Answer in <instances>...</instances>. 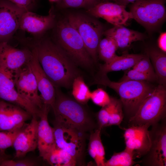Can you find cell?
Masks as SVG:
<instances>
[{
	"mask_svg": "<svg viewBox=\"0 0 166 166\" xmlns=\"http://www.w3.org/2000/svg\"><path fill=\"white\" fill-rule=\"evenodd\" d=\"M22 128L11 131H0V150H4L13 146Z\"/></svg>",
	"mask_w": 166,
	"mask_h": 166,
	"instance_id": "obj_32",
	"label": "cell"
},
{
	"mask_svg": "<svg viewBox=\"0 0 166 166\" xmlns=\"http://www.w3.org/2000/svg\"><path fill=\"white\" fill-rule=\"evenodd\" d=\"M28 44L36 49L43 70L55 87H72L74 79L80 75L78 66L59 46L40 37L28 40Z\"/></svg>",
	"mask_w": 166,
	"mask_h": 166,
	"instance_id": "obj_1",
	"label": "cell"
},
{
	"mask_svg": "<svg viewBox=\"0 0 166 166\" xmlns=\"http://www.w3.org/2000/svg\"><path fill=\"white\" fill-rule=\"evenodd\" d=\"M20 159L14 160L8 159L3 161L1 166H34L38 165L35 160L29 158H22Z\"/></svg>",
	"mask_w": 166,
	"mask_h": 166,
	"instance_id": "obj_36",
	"label": "cell"
},
{
	"mask_svg": "<svg viewBox=\"0 0 166 166\" xmlns=\"http://www.w3.org/2000/svg\"><path fill=\"white\" fill-rule=\"evenodd\" d=\"M118 45L113 39L106 37L100 40L97 48V55L100 59L105 63H108L117 55L116 51Z\"/></svg>",
	"mask_w": 166,
	"mask_h": 166,
	"instance_id": "obj_25",
	"label": "cell"
},
{
	"mask_svg": "<svg viewBox=\"0 0 166 166\" xmlns=\"http://www.w3.org/2000/svg\"><path fill=\"white\" fill-rule=\"evenodd\" d=\"M148 54L153 65L159 84L165 86L166 84V55L165 53L155 48L148 50Z\"/></svg>",
	"mask_w": 166,
	"mask_h": 166,
	"instance_id": "obj_24",
	"label": "cell"
},
{
	"mask_svg": "<svg viewBox=\"0 0 166 166\" xmlns=\"http://www.w3.org/2000/svg\"><path fill=\"white\" fill-rule=\"evenodd\" d=\"M10 158L9 155L5 153L4 150H0V166L3 161L10 159Z\"/></svg>",
	"mask_w": 166,
	"mask_h": 166,
	"instance_id": "obj_40",
	"label": "cell"
},
{
	"mask_svg": "<svg viewBox=\"0 0 166 166\" xmlns=\"http://www.w3.org/2000/svg\"><path fill=\"white\" fill-rule=\"evenodd\" d=\"M149 127L147 124L130 125L124 128L125 148L132 151L136 158L144 156L149 149L151 145Z\"/></svg>",
	"mask_w": 166,
	"mask_h": 166,
	"instance_id": "obj_11",
	"label": "cell"
},
{
	"mask_svg": "<svg viewBox=\"0 0 166 166\" xmlns=\"http://www.w3.org/2000/svg\"><path fill=\"white\" fill-rule=\"evenodd\" d=\"M46 161L52 166H74L78 165L77 161L71 156L56 145Z\"/></svg>",
	"mask_w": 166,
	"mask_h": 166,
	"instance_id": "obj_26",
	"label": "cell"
},
{
	"mask_svg": "<svg viewBox=\"0 0 166 166\" xmlns=\"http://www.w3.org/2000/svg\"><path fill=\"white\" fill-rule=\"evenodd\" d=\"M144 56L142 54H136L117 55L110 61L100 65L99 73L107 74L110 72L128 69L132 67Z\"/></svg>",
	"mask_w": 166,
	"mask_h": 166,
	"instance_id": "obj_22",
	"label": "cell"
},
{
	"mask_svg": "<svg viewBox=\"0 0 166 166\" xmlns=\"http://www.w3.org/2000/svg\"><path fill=\"white\" fill-rule=\"evenodd\" d=\"M108 106L110 111L108 126L113 125L119 126L124 117L123 105L121 100L111 97V101Z\"/></svg>",
	"mask_w": 166,
	"mask_h": 166,
	"instance_id": "obj_29",
	"label": "cell"
},
{
	"mask_svg": "<svg viewBox=\"0 0 166 166\" xmlns=\"http://www.w3.org/2000/svg\"><path fill=\"white\" fill-rule=\"evenodd\" d=\"M165 86L159 84L143 101L134 114L130 117V125H152L165 118Z\"/></svg>",
	"mask_w": 166,
	"mask_h": 166,
	"instance_id": "obj_5",
	"label": "cell"
},
{
	"mask_svg": "<svg viewBox=\"0 0 166 166\" xmlns=\"http://www.w3.org/2000/svg\"><path fill=\"white\" fill-rule=\"evenodd\" d=\"M103 34L114 40L118 48L128 47L132 42L142 41L144 38L142 33L128 29L123 25L114 26L113 27L104 31Z\"/></svg>",
	"mask_w": 166,
	"mask_h": 166,
	"instance_id": "obj_20",
	"label": "cell"
},
{
	"mask_svg": "<svg viewBox=\"0 0 166 166\" xmlns=\"http://www.w3.org/2000/svg\"><path fill=\"white\" fill-rule=\"evenodd\" d=\"M32 56V49L28 47L18 49L8 42H0V63L13 73H17L27 65Z\"/></svg>",
	"mask_w": 166,
	"mask_h": 166,
	"instance_id": "obj_12",
	"label": "cell"
},
{
	"mask_svg": "<svg viewBox=\"0 0 166 166\" xmlns=\"http://www.w3.org/2000/svg\"><path fill=\"white\" fill-rule=\"evenodd\" d=\"M16 74L9 70L0 63V88L6 89L15 88Z\"/></svg>",
	"mask_w": 166,
	"mask_h": 166,
	"instance_id": "obj_31",
	"label": "cell"
},
{
	"mask_svg": "<svg viewBox=\"0 0 166 166\" xmlns=\"http://www.w3.org/2000/svg\"><path fill=\"white\" fill-rule=\"evenodd\" d=\"M26 11H32L37 6L39 0H8Z\"/></svg>",
	"mask_w": 166,
	"mask_h": 166,
	"instance_id": "obj_38",
	"label": "cell"
},
{
	"mask_svg": "<svg viewBox=\"0 0 166 166\" xmlns=\"http://www.w3.org/2000/svg\"><path fill=\"white\" fill-rule=\"evenodd\" d=\"M128 80L151 82L157 80V78L156 76L144 73L132 69L126 73L119 81Z\"/></svg>",
	"mask_w": 166,
	"mask_h": 166,
	"instance_id": "obj_33",
	"label": "cell"
},
{
	"mask_svg": "<svg viewBox=\"0 0 166 166\" xmlns=\"http://www.w3.org/2000/svg\"><path fill=\"white\" fill-rule=\"evenodd\" d=\"M133 152L125 148L123 151L114 153L111 158L105 161V166H131L135 164Z\"/></svg>",
	"mask_w": 166,
	"mask_h": 166,
	"instance_id": "obj_28",
	"label": "cell"
},
{
	"mask_svg": "<svg viewBox=\"0 0 166 166\" xmlns=\"http://www.w3.org/2000/svg\"><path fill=\"white\" fill-rule=\"evenodd\" d=\"M38 123L37 118L32 117L30 123L26 124L20 130L13 146L15 151V158H23L37 148Z\"/></svg>",
	"mask_w": 166,
	"mask_h": 166,
	"instance_id": "obj_18",
	"label": "cell"
},
{
	"mask_svg": "<svg viewBox=\"0 0 166 166\" xmlns=\"http://www.w3.org/2000/svg\"><path fill=\"white\" fill-rule=\"evenodd\" d=\"M101 129L97 128L90 133L88 152L97 166H105V152L101 138Z\"/></svg>",
	"mask_w": 166,
	"mask_h": 166,
	"instance_id": "obj_23",
	"label": "cell"
},
{
	"mask_svg": "<svg viewBox=\"0 0 166 166\" xmlns=\"http://www.w3.org/2000/svg\"><path fill=\"white\" fill-rule=\"evenodd\" d=\"M99 74L91 85L105 86L115 90L120 97L125 111L130 117L154 88L147 81L128 80L116 82L110 81L107 74Z\"/></svg>",
	"mask_w": 166,
	"mask_h": 166,
	"instance_id": "obj_3",
	"label": "cell"
},
{
	"mask_svg": "<svg viewBox=\"0 0 166 166\" xmlns=\"http://www.w3.org/2000/svg\"><path fill=\"white\" fill-rule=\"evenodd\" d=\"M160 124L152 125L151 145L142 162L146 166H166V126L164 118Z\"/></svg>",
	"mask_w": 166,
	"mask_h": 166,
	"instance_id": "obj_9",
	"label": "cell"
},
{
	"mask_svg": "<svg viewBox=\"0 0 166 166\" xmlns=\"http://www.w3.org/2000/svg\"><path fill=\"white\" fill-rule=\"evenodd\" d=\"M55 33L56 43L77 66L91 68L94 62L78 32L67 18L57 22Z\"/></svg>",
	"mask_w": 166,
	"mask_h": 166,
	"instance_id": "obj_4",
	"label": "cell"
},
{
	"mask_svg": "<svg viewBox=\"0 0 166 166\" xmlns=\"http://www.w3.org/2000/svg\"><path fill=\"white\" fill-rule=\"evenodd\" d=\"M54 134L56 146L71 156L77 164L82 163L86 140L89 134L53 121Z\"/></svg>",
	"mask_w": 166,
	"mask_h": 166,
	"instance_id": "obj_6",
	"label": "cell"
},
{
	"mask_svg": "<svg viewBox=\"0 0 166 166\" xmlns=\"http://www.w3.org/2000/svg\"><path fill=\"white\" fill-rule=\"evenodd\" d=\"M31 49L33 56L29 65L35 76L43 104L51 108L55 98V88L43 70L38 61L36 49L33 47Z\"/></svg>",
	"mask_w": 166,
	"mask_h": 166,
	"instance_id": "obj_19",
	"label": "cell"
},
{
	"mask_svg": "<svg viewBox=\"0 0 166 166\" xmlns=\"http://www.w3.org/2000/svg\"><path fill=\"white\" fill-rule=\"evenodd\" d=\"M0 98L23 109L29 113L32 117H39L41 109L18 93L15 88L6 89L0 88Z\"/></svg>",
	"mask_w": 166,
	"mask_h": 166,
	"instance_id": "obj_21",
	"label": "cell"
},
{
	"mask_svg": "<svg viewBox=\"0 0 166 166\" xmlns=\"http://www.w3.org/2000/svg\"><path fill=\"white\" fill-rule=\"evenodd\" d=\"M26 11L8 0H0V42H8L19 29L21 17Z\"/></svg>",
	"mask_w": 166,
	"mask_h": 166,
	"instance_id": "obj_10",
	"label": "cell"
},
{
	"mask_svg": "<svg viewBox=\"0 0 166 166\" xmlns=\"http://www.w3.org/2000/svg\"><path fill=\"white\" fill-rule=\"evenodd\" d=\"M90 99L94 103L102 107L107 105L111 101V97L101 88H98L91 92Z\"/></svg>",
	"mask_w": 166,
	"mask_h": 166,
	"instance_id": "obj_34",
	"label": "cell"
},
{
	"mask_svg": "<svg viewBox=\"0 0 166 166\" xmlns=\"http://www.w3.org/2000/svg\"><path fill=\"white\" fill-rule=\"evenodd\" d=\"M78 32L94 63L97 61V48L104 31L96 19L79 14H71L66 18Z\"/></svg>",
	"mask_w": 166,
	"mask_h": 166,
	"instance_id": "obj_7",
	"label": "cell"
},
{
	"mask_svg": "<svg viewBox=\"0 0 166 166\" xmlns=\"http://www.w3.org/2000/svg\"><path fill=\"white\" fill-rule=\"evenodd\" d=\"M166 33L163 32L160 34L158 40V45L160 50L166 53Z\"/></svg>",
	"mask_w": 166,
	"mask_h": 166,
	"instance_id": "obj_39",
	"label": "cell"
},
{
	"mask_svg": "<svg viewBox=\"0 0 166 166\" xmlns=\"http://www.w3.org/2000/svg\"><path fill=\"white\" fill-rule=\"evenodd\" d=\"M49 1L51 2H52V3H54V2H55V3H56L57 2V1H59V0H49Z\"/></svg>",
	"mask_w": 166,
	"mask_h": 166,
	"instance_id": "obj_42",
	"label": "cell"
},
{
	"mask_svg": "<svg viewBox=\"0 0 166 166\" xmlns=\"http://www.w3.org/2000/svg\"><path fill=\"white\" fill-rule=\"evenodd\" d=\"M132 68L134 69L156 76L147 53L146 55H144V57L139 60Z\"/></svg>",
	"mask_w": 166,
	"mask_h": 166,
	"instance_id": "obj_35",
	"label": "cell"
},
{
	"mask_svg": "<svg viewBox=\"0 0 166 166\" xmlns=\"http://www.w3.org/2000/svg\"><path fill=\"white\" fill-rule=\"evenodd\" d=\"M164 0H137L130 7L132 19L149 31L155 30L166 17Z\"/></svg>",
	"mask_w": 166,
	"mask_h": 166,
	"instance_id": "obj_8",
	"label": "cell"
},
{
	"mask_svg": "<svg viewBox=\"0 0 166 166\" xmlns=\"http://www.w3.org/2000/svg\"><path fill=\"white\" fill-rule=\"evenodd\" d=\"M110 111L108 105L102 107L96 115L98 127L102 129L108 126Z\"/></svg>",
	"mask_w": 166,
	"mask_h": 166,
	"instance_id": "obj_37",
	"label": "cell"
},
{
	"mask_svg": "<svg viewBox=\"0 0 166 166\" xmlns=\"http://www.w3.org/2000/svg\"><path fill=\"white\" fill-rule=\"evenodd\" d=\"M51 107L44 104L39 118L37 131V148L40 156L47 161L55 145L53 128L49 125L48 119Z\"/></svg>",
	"mask_w": 166,
	"mask_h": 166,
	"instance_id": "obj_16",
	"label": "cell"
},
{
	"mask_svg": "<svg viewBox=\"0 0 166 166\" xmlns=\"http://www.w3.org/2000/svg\"><path fill=\"white\" fill-rule=\"evenodd\" d=\"M55 88V97L51 108L55 120L65 125L90 133L98 128L96 116L74 98Z\"/></svg>",
	"mask_w": 166,
	"mask_h": 166,
	"instance_id": "obj_2",
	"label": "cell"
},
{
	"mask_svg": "<svg viewBox=\"0 0 166 166\" xmlns=\"http://www.w3.org/2000/svg\"><path fill=\"white\" fill-rule=\"evenodd\" d=\"M101 2H109V1H112V0H101Z\"/></svg>",
	"mask_w": 166,
	"mask_h": 166,
	"instance_id": "obj_43",
	"label": "cell"
},
{
	"mask_svg": "<svg viewBox=\"0 0 166 166\" xmlns=\"http://www.w3.org/2000/svg\"><path fill=\"white\" fill-rule=\"evenodd\" d=\"M32 117L29 113L21 107L0 100V131L21 128Z\"/></svg>",
	"mask_w": 166,
	"mask_h": 166,
	"instance_id": "obj_15",
	"label": "cell"
},
{
	"mask_svg": "<svg viewBox=\"0 0 166 166\" xmlns=\"http://www.w3.org/2000/svg\"><path fill=\"white\" fill-rule=\"evenodd\" d=\"M72 87L74 98L79 103L86 105L90 99L91 92L81 76L79 75L74 79Z\"/></svg>",
	"mask_w": 166,
	"mask_h": 166,
	"instance_id": "obj_27",
	"label": "cell"
},
{
	"mask_svg": "<svg viewBox=\"0 0 166 166\" xmlns=\"http://www.w3.org/2000/svg\"><path fill=\"white\" fill-rule=\"evenodd\" d=\"M126 6L109 2H101L87 10V12L96 18H101L114 26L125 25L132 19L130 12Z\"/></svg>",
	"mask_w": 166,
	"mask_h": 166,
	"instance_id": "obj_13",
	"label": "cell"
},
{
	"mask_svg": "<svg viewBox=\"0 0 166 166\" xmlns=\"http://www.w3.org/2000/svg\"><path fill=\"white\" fill-rule=\"evenodd\" d=\"M101 2V0H59L56 3L57 7L60 8H83L87 10Z\"/></svg>",
	"mask_w": 166,
	"mask_h": 166,
	"instance_id": "obj_30",
	"label": "cell"
},
{
	"mask_svg": "<svg viewBox=\"0 0 166 166\" xmlns=\"http://www.w3.org/2000/svg\"><path fill=\"white\" fill-rule=\"evenodd\" d=\"M117 0H112L113 1L115 2Z\"/></svg>",
	"mask_w": 166,
	"mask_h": 166,
	"instance_id": "obj_44",
	"label": "cell"
},
{
	"mask_svg": "<svg viewBox=\"0 0 166 166\" xmlns=\"http://www.w3.org/2000/svg\"><path fill=\"white\" fill-rule=\"evenodd\" d=\"M55 18L53 6L50 9L48 14L45 16L40 15L32 11H26L21 17L19 29L29 33L37 38L39 37L54 26Z\"/></svg>",
	"mask_w": 166,
	"mask_h": 166,
	"instance_id": "obj_14",
	"label": "cell"
},
{
	"mask_svg": "<svg viewBox=\"0 0 166 166\" xmlns=\"http://www.w3.org/2000/svg\"><path fill=\"white\" fill-rule=\"evenodd\" d=\"M16 89L41 109L44 105L38 90L35 76L29 64L17 73L15 81Z\"/></svg>",
	"mask_w": 166,
	"mask_h": 166,
	"instance_id": "obj_17",
	"label": "cell"
},
{
	"mask_svg": "<svg viewBox=\"0 0 166 166\" xmlns=\"http://www.w3.org/2000/svg\"><path fill=\"white\" fill-rule=\"evenodd\" d=\"M137 0H117L115 3L126 6L130 3H133Z\"/></svg>",
	"mask_w": 166,
	"mask_h": 166,
	"instance_id": "obj_41",
	"label": "cell"
}]
</instances>
